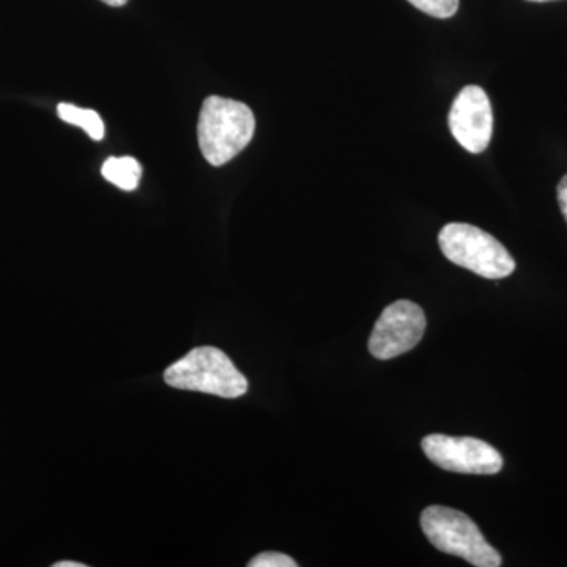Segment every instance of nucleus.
<instances>
[{
	"label": "nucleus",
	"instance_id": "nucleus-15",
	"mask_svg": "<svg viewBox=\"0 0 567 567\" xmlns=\"http://www.w3.org/2000/svg\"><path fill=\"white\" fill-rule=\"evenodd\" d=\"M529 2H550V0H529Z\"/></svg>",
	"mask_w": 567,
	"mask_h": 567
},
{
	"label": "nucleus",
	"instance_id": "nucleus-4",
	"mask_svg": "<svg viewBox=\"0 0 567 567\" xmlns=\"http://www.w3.org/2000/svg\"><path fill=\"white\" fill-rule=\"evenodd\" d=\"M439 245L450 262L486 279L507 278L516 270V260L505 246L472 224H446L440 230Z\"/></svg>",
	"mask_w": 567,
	"mask_h": 567
},
{
	"label": "nucleus",
	"instance_id": "nucleus-5",
	"mask_svg": "<svg viewBox=\"0 0 567 567\" xmlns=\"http://www.w3.org/2000/svg\"><path fill=\"white\" fill-rule=\"evenodd\" d=\"M425 457L446 472L462 475H496L502 472V454L473 436L432 434L421 442Z\"/></svg>",
	"mask_w": 567,
	"mask_h": 567
},
{
	"label": "nucleus",
	"instance_id": "nucleus-1",
	"mask_svg": "<svg viewBox=\"0 0 567 567\" xmlns=\"http://www.w3.org/2000/svg\"><path fill=\"white\" fill-rule=\"evenodd\" d=\"M256 132V117L245 103L208 96L197 123V140L204 158L219 167L248 147Z\"/></svg>",
	"mask_w": 567,
	"mask_h": 567
},
{
	"label": "nucleus",
	"instance_id": "nucleus-13",
	"mask_svg": "<svg viewBox=\"0 0 567 567\" xmlns=\"http://www.w3.org/2000/svg\"><path fill=\"white\" fill-rule=\"evenodd\" d=\"M52 566H54V567H85L87 565H82V563H76V561H59Z\"/></svg>",
	"mask_w": 567,
	"mask_h": 567
},
{
	"label": "nucleus",
	"instance_id": "nucleus-3",
	"mask_svg": "<svg viewBox=\"0 0 567 567\" xmlns=\"http://www.w3.org/2000/svg\"><path fill=\"white\" fill-rule=\"evenodd\" d=\"M167 385L199 391L218 398L237 399L248 391V380L233 360L216 347H197L164 372Z\"/></svg>",
	"mask_w": 567,
	"mask_h": 567
},
{
	"label": "nucleus",
	"instance_id": "nucleus-2",
	"mask_svg": "<svg viewBox=\"0 0 567 567\" xmlns=\"http://www.w3.org/2000/svg\"><path fill=\"white\" fill-rule=\"evenodd\" d=\"M429 543L443 551L476 567L502 566V555L487 543L475 522L461 511L445 506H429L421 514Z\"/></svg>",
	"mask_w": 567,
	"mask_h": 567
},
{
	"label": "nucleus",
	"instance_id": "nucleus-10",
	"mask_svg": "<svg viewBox=\"0 0 567 567\" xmlns=\"http://www.w3.org/2000/svg\"><path fill=\"white\" fill-rule=\"evenodd\" d=\"M409 2L429 17L440 18V20L454 17L458 10V0H409Z\"/></svg>",
	"mask_w": 567,
	"mask_h": 567
},
{
	"label": "nucleus",
	"instance_id": "nucleus-8",
	"mask_svg": "<svg viewBox=\"0 0 567 567\" xmlns=\"http://www.w3.org/2000/svg\"><path fill=\"white\" fill-rule=\"evenodd\" d=\"M103 177L123 192H134L140 186L142 166L132 156L110 158L102 167Z\"/></svg>",
	"mask_w": 567,
	"mask_h": 567
},
{
	"label": "nucleus",
	"instance_id": "nucleus-14",
	"mask_svg": "<svg viewBox=\"0 0 567 567\" xmlns=\"http://www.w3.org/2000/svg\"><path fill=\"white\" fill-rule=\"evenodd\" d=\"M103 2L111 7H123L128 0H103Z\"/></svg>",
	"mask_w": 567,
	"mask_h": 567
},
{
	"label": "nucleus",
	"instance_id": "nucleus-7",
	"mask_svg": "<svg viewBox=\"0 0 567 567\" xmlns=\"http://www.w3.org/2000/svg\"><path fill=\"white\" fill-rule=\"evenodd\" d=\"M447 125L466 152H486L494 134V112L487 93L477 85L462 89L451 106Z\"/></svg>",
	"mask_w": 567,
	"mask_h": 567
},
{
	"label": "nucleus",
	"instance_id": "nucleus-12",
	"mask_svg": "<svg viewBox=\"0 0 567 567\" xmlns=\"http://www.w3.org/2000/svg\"><path fill=\"white\" fill-rule=\"evenodd\" d=\"M558 204L567 223V175L561 178L558 185Z\"/></svg>",
	"mask_w": 567,
	"mask_h": 567
},
{
	"label": "nucleus",
	"instance_id": "nucleus-9",
	"mask_svg": "<svg viewBox=\"0 0 567 567\" xmlns=\"http://www.w3.org/2000/svg\"><path fill=\"white\" fill-rule=\"evenodd\" d=\"M59 117L70 125L80 126L93 141H102L104 137V123L99 112L82 110L74 104L61 103L58 106Z\"/></svg>",
	"mask_w": 567,
	"mask_h": 567
},
{
	"label": "nucleus",
	"instance_id": "nucleus-11",
	"mask_svg": "<svg viewBox=\"0 0 567 567\" xmlns=\"http://www.w3.org/2000/svg\"><path fill=\"white\" fill-rule=\"evenodd\" d=\"M249 567H297L293 558L287 555L279 554V551H265V554L257 555L251 561L248 563Z\"/></svg>",
	"mask_w": 567,
	"mask_h": 567
},
{
	"label": "nucleus",
	"instance_id": "nucleus-6",
	"mask_svg": "<svg viewBox=\"0 0 567 567\" xmlns=\"http://www.w3.org/2000/svg\"><path fill=\"white\" fill-rule=\"evenodd\" d=\"M427 320L423 309L409 300H399L388 306L375 322L369 352L377 360H393L420 344Z\"/></svg>",
	"mask_w": 567,
	"mask_h": 567
}]
</instances>
